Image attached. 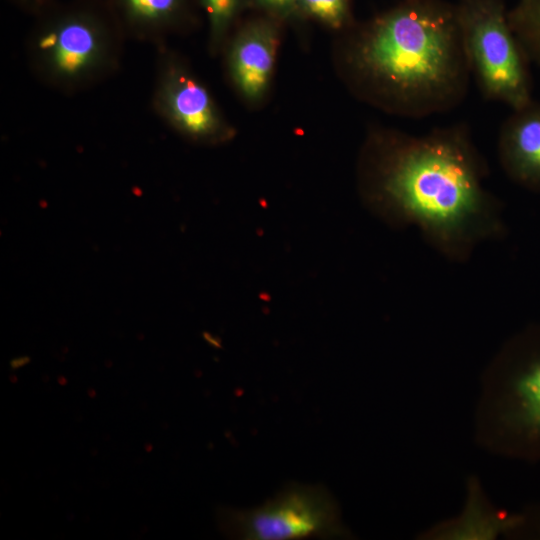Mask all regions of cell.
<instances>
[{"label":"cell","instance_id":"obj_1","mask_svg":"<svg viewBox=\"0 0 540 540\" xmlns=\"http://www.w3.org/2000/svg\"><path fill=\"white\" fill-rule=\"evenodd\" d=\"M487 168L464 123L423 135L373 129L358 162L365 205L392 225L413 224L439 250L463 257L499 231Z\"/></svg>","mask_w":540,"mask_h":540},{"label":"cell","instance_id":"obj_2","mask_svg":"<svg viewBox=\"0 0 540 540\" xmlns=\"http://www.w3.org/2000/svg\"><path fill=\"white\" fill-rule=\"evenodd\" d=\"M340 65L360 99L413 119L460 106L472 78L456 5L444 0H402L356 27Z\"/></svg>","mask_w":540,"mask_h":540},{"label":"cell","instance_id":"obj_3","mask_svg":"<svg viewBox=\"0 0 540 540\" xmlns=\"http://www.w3.org/2000/svg\"><path fill=\"white\" fill-rule=\"evenodd\" d=\"M36 19L28 62L45 85L75 93L120 67L125 36L107 0L58 1Z\"/></svg>","mask_w":540,"mask_h":540},{"label":"cell","instance_id":"obj_4","mask_svg":"<svg viewBox=\"0 0 540 540\" xmlns=\"http://www.w3.org/2000/svg\"><path fill=\"white\" fill-rule=\"evenodd\" d=\"M457 16L471 77L487 101L518 109L533 100L530 61L504 0H459Z\"/></svg>","mask_w":540,"mask_h":540},{"label":"cell","instance_id":"obj_5","mask_svg":"<svg viewBox=\"0 0 540 540\" xmlns=\"http://www.w3.org/2000/svg\"><path fill=\"white\" fill-rule=\"evenodd\" d=\"M221 526L243 540L334 538L347 534L337 502L320 485L291 483L252 509H226Z\"/></svg>","mask_w":540,"mask_h":540},{"label":"cell","instance_id":"obj_6","mask_svg":"<svg viewBox=\"0 0 540 540\" xmlns=\"http://www.w3.org/2000/svg\"><path fill=\"white\" fill-rule=\"evenodd\" d=\"M152 107L166 125L195 144L221 145L236 134L206 85L163 44L156 59Z\"/></svg>","mask_w":540,"mask_h":540},{"label":"cell","instance_id":"obj_7","mask_svg":"<svg viewBox=\"0 0 540 540\" xmlns=\"http://www.w3.org/2000/svg\"><path fill=\"white\" fill-rule=\"evenodd\" d=\"M282 23L262 15L241 24L222 52L230 83L249 105L267 96L275 70Z\"/></svg>","mask_w":540,"mask_h":540},{"label":"cell","instance_id":"obj_8","mask_svg":"<svg viewBox=\"0 0 540 540\" xmlns=\"http://www.w3.org/2000/svg\"><path fill=\"white\" fill-rule=\"evenodd\" d=\"M498 157L516 184L540 192V102L512 110L498 135Z\"/></svg>","mask_w":540,"mask_h":540},{"label":"cell","instance_id":"obj_9","mask_svg":"<svg viewBox=\"0 0 540 540\" xmlns=\"http://www.w3.org/2000/svg\"><path fill=\"white\" fill-rule=\"evenodd\" d=\"M125 38L162 44L194 21L192 0H107Z\"/></svg>","mask_w":540,"mask_h":540},{"label":"cell","instance_id":"obj_10","mask_svg":"<svg viewBox=\"0 0 540 540\" xmlns=\"http://www.w3.org/2000/svg\"><path fill=\"white\" fill-rule=\"evenodd\" d=\"M504 392L503 424L529 439L540 440V351L513 372Z\"/></svg>","mask_w":540,"mask_h":540},{"label":"cell","instance_id":"obj_11","mask_svg":"<svg viewBox=\"0 0 540 540\" xmlns=\"http://www.w3.org/2000/svg\"><path fill=\"white\" fill-rule=\"evenodd\" d=\"M208 22V47L212 55L222 52L247 0H197Z\"/></svg>","mask_w":540,"mask_h":540},{"label":"cell","instance_id":"obj_12","mask_svg":"<svg viewBox=\"0 0 540 540\" xmlns=\"http://www.w3.org/2000/svg\"><path fill=\"white\" fill-rule=\"evenodd\" d=\"M508 19L529 61L540 67V0H517Z\"/></svg>","mask_w":540,"mask_h":540},{"label":"cell","instance_id":"obj_13","mask_svg":"<svg viewBox=\"0 0 540 540\" xmlns=\"http://www.w3.org/2000/svg\"><path fill=\"white\" fill-rule=\"evenodd\" d=\"M303 18H311L322 25L342 30L351 24L350 0H297Z\"/></svg>","mask_w":540,"mask_h":540},{"label":"cell","instance_id":"obj_14","mask_svg":"<svg viewBox=\"0 0 540 540\" xmlns=\"http://www.w3.org/2000/svg\"><path fill=\"white\" fill-rule=\"evenodd\" d=\"M247 5L282 24L303 18L297 0H247Z\"/></svg>","mask_w":540,"mask_h":540},{"label":"cell","instance_id":"obj_15","mask_svg":"<svg viewBox=\"0 0 540 540\" xmlns=\"http://www.w3.org/2000/svg\"><path fill=\"white\" fill-rule=\"evenodd\" d=\"M13 5L20 10L32 14L34 16L39 15L52 5L56 4L60 0H9Z\"/></svg>","mask_w":540,"mask_h":540}]
</instances>
